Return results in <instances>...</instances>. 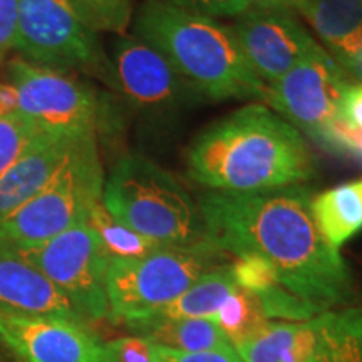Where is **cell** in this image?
Returning a JSON list of instances; mask_svg holds the SVG:
<instances>
[{
  "label": "cell",
  "instance_id": "1",
  "mask_svg": "<svg viewBox=\"0 0 362 362\" xmlns=\"http://www.w3.org/2000/svg\"><path fill=\"white\" fill-rule=\"evenodd\" d=\"M310 189L211 192L198 200L206 237L221 252L257 257L285 291L320 312L352 298V275L341 252L325 240L312 214Z\"/></svg>",
  "mask_w": 362,
  "mask_h": 362
},
{
  "label": "cell",
  "instance_id": "2",
  "mask_svg": "<svg viewBox=\"0 0 362 362\" xmlns=\"http://www.w3.org/2000/svg\"><path fill=\"white\" fill-rule=\"evenodd\" d=\"M188 176L214 192L255 193L304 183L314 160L304 136L262 104L211 124L187 153Z\"/></svg>",
  "mask_w": 362,
  "mask_h": 362
},
{
  "label": "cell",
  "instance_id": "3",
  "mask_svg": "<svg viewBox=\"0 0 362 362\" xmlns=\"http://www.w3.org/2000/svg\"><path fill=\"white\" fill-rule=\"evenodd\" d=\"M134 37L168 59L202 98L265 99L267 84L243 56L233 27L168 0H146L136 16Z\"/></svg>",
  "mask_w": 362,
  "mask_h": 362
},
{
  "label": "cell",
  "instance_id": "4",
  "mask_svg": "<svg viewBox=\"0 0 362 362\" xmlns=\"http://www.w3.org/2000/svg\"><path fill=\"white\" fill-rule=\"evenodd\" d=\"M103 205L119 223L161 247L210 242L192 194L144 155H124L112 166L104 180Z\"/></svg>",
  "mask_w": 362,
  "mask_h": 362
},
{
  "label": "cell",
  "instance_id": "5",
  "mask_svg": "<svg viewBox=\"0 0 362 362\" xmlns=\"http://www.w3.org/2000/svg\"><path fill=\"white\" fill-rule=\"evenodd\" d=\"M223 262L225 252L211 242L165 247L138 259H110L106 270L110 317L128 327L143 322Z\"/></svg>",
  "mask_w": 362,
  "mask_h": 362
},
{
  "label": "cell",
  "instance_id": "6",
  "mask_svg": "<svg viewBox=\"0 0 362 362\" xmlns=\"http://www.w3.org/2000/svg\"><path fill=\"white\" fill-rule=\"evenodd\" d=\"M103 187L96 134H88L34 198L0 220V245H39L72 226L88 223L90 210L103 200Z\"/></svg>",
  "mask_w": 362,
  "mask_h": 362
},
{
  "label": "cell",
  "instance_id": "7",
  "mask_svg": "<svg viewBox=\"0 0 362 362\" xmlns=\"http://www.w3.org/2000/svg\"><path fill=\"white\" fill-rule=\"evenodd\" d=\"M8 248L51 280L86 322L110 317L106 270L111 257L89 223L72 226L39 245Z\"/></svg>",
  "mask_w": 362,
  "mask_h": 362
},
{
  "label": "cell",
  "instance_id": "8",
  "mask_svg": "<svg viewBox=\"0 0 362 362\" xmlns=\"http://www.w3.org/2000/svg\"><path fill=\"white\" fill-rule=\"evenodd\" d=\"M237 352L243 362H362V309L325 310L297 322L270 320Z\"/></svg>",
  "mask_w": 362,
  "mask_h": 362
},
{
  "label": "cell",
  "instance_id": "9",
  "mask_svg": "<svg viewBox=\"0 0 362 362\" xmlns=\"http://www.w3.org/2000/svg\"><path fill=\"white\" fill-rule=\"evenodd\" d=\"M16 49L22 59L47 69L89 71L107 76L110 61L69 0H19Z\"/></svg>",
  "mask_w": 362,
  "mask_h": 362
},
{
  "label": "cell",
  "instance_id": "10",
  "mask_svg": "<svg viewBox=\"0 0 362 362\" xmlns=\"http://www.w3.org/2000/svg\"><path fill=\"white\" fill-rule=\"evenodd\" d=\"M7 78L19 98L22 116L42 133L64 138L96 134L98 99L79 81L22 57L8 62Z\"/></svg>",
  "mask_w": 362,
  "mask_h": 362
},
{
  "label": "cell",
  "instance_id": "11",
  "mask_svg": "<svg viewBox=\"0 0 362 362\" xmlns=\"http://www.w3.org/2000/svg\"><path fill=\"white\" fill-rule=\"evenodd\" d=\"M347 88L342 67L317 45L282 78L267 86L265 101L297 131L319 143L329 126L341 117Z\"/></svg>",
  "mask_w": 362,
  "mask_h": 362
},
{
  "label": "cell",
  "instance_id": "12",
  "mask_svg": "<svg viewBox=\"0 0 362 362\" xmlns=\"http://www.w3.org/2000/svg\"><path fill=\"white\" fill-rule=\"evenodd\" d=\"M110 83L148 112H168L202 98L170 61L138 37H117L112 44Z\"/></svg>",
  "mask_w": 362,
  "mask_h": 362
},
{
  "label": "cell",
  "instance_id": "13",
  "mask_svg": "<svg viewBox=\"0 0 362 362\" xmlns=\"http://www.w3.org/2000/svg\"><path fill=\"white\" fill-rule=\"evenodd\" d=\"M233 33L248 64L264 84H272L314 51V37L291 7H250L237 17Z\"/></svg>",
  "mask_w": 362,
  "mask_h": 362
},
{
  "label": "cell",
  "instance_id": "14",
  "mask_svg": "<svg viewBox=\"0 0 362 362\" xmlns=\"http://www.w3.org/2000/svg\"><path fill=\"white\" fill-rule=\"evenodd\" d=\"M0 344L21 362H104V344L71 320L0 314Z\"/></svg>",
  "mask_w": 362,
  "mask_h": 362
},
{
  "label": "cell",
  "instance_id": "15",
  "mask_svg": "<svg viewBox=\"0 0 362 362\" xmlns=\"http://www.w3.org/2000/svg\"><path fill=\"white\" fill-rule=\"evenodd\" d=\"M0 314L86 324L71 300L11 248L0 245Z\"/></svg>",
  "mask_w": 362,
  "mask_h": 362
},
{
  "label": "cell",
  "instance_id": "16",
  "mask_svg": "<svg viewBox=\"0 0 362 362\" xmlns=\"http://www.w3.org/2000/svg\"><path fill=\"white\" fill-rule=\"evenodd\" d=\"M81 138L40 136L34 146L0 176V220L34 198L52 180Z\"/></svg>",
  "mask_w": 362,
  "mask_h": 362
},
{
  "label": "cell",
  "instance_id": "17",
  "mask_svg": "<svg viewBox=\"0 0 362 362\" xmlns=\"http://www.w3.org/2000/svg\"><path fill=\"white\" fill-rule=\"evenodd\" d=\"M329 54L344 67L362 49V0H292Z\"/></svg>",
  "mask_w": 362,
  "mask_h": 362
},
{
  "label": "cell",
  "instance_id": "18",
  "mask_svg": "<svg viewBox=\"0 0 362 362\" xmlns=\"http://www.w3.org/2000/svg\"><path fill=\"white\" fill-rule=\"evenodd\" d=\"M134 336L146 337L156 346L181 352L232 349L221 329L210 319H148L129 327Z\"/></svg>",
  "mask_w": 362,
  "mask_h": 362
},
{
  "label": "cell",
  "instance_id": "19",
  "mask_svg": "<svg viewBox=\"0 0 362 362\" xmlns=\"http://www.w3.org/2000/svg\"><path fill=\"white\" fill-rule=\"evenodd\" d=\"M312 214L325 240L339 250L362 230V180L317 194Z\"/></svg>",
  "mask_w": 362,
  "mask_h": 362
},
{
  "label": "cell",
  "instance_id": "20",
  "mask_svg": "<svg viewBox=\"0 0 362 362\" xmlns=\"http://www.w3.org/2000/svg\"><path fill=\"white\" fill-rule=\"evenodd\" d=\"M237 288L238 284L233 277L232 265H221L198 279L183 296L149 319H211Z\"/></svg>",
  "mask_w": 362,
  "mask_h": 362
},
{
  "label": "cell",
  "instance_id": "21",
  "mask_svg": "<svg viewBox=\"0 0 362 362\" xmlns=\"http://www.w3.org/2000/svg\"><path fill=\"white\" fill-rule=\"evenodd\" d=\"M210 320L218 325L235 351L270 322L257 293L238 287Z\"/></svg>",
  "mask_w": 362,
  "mask_h": 362
},
{
  "label": "cell",
  "instance_id": "22",
  "mask_svg": "<svg viewBox=\"0 0 362 362\" xmlns=\"http://www.w3.org/2000/svg\"><path fill=\"white\" fill-rule=\"evenodd\" d=\"M88 223L96 230L111 259H138L165 248L141 237L128 226L119 223L103 205V200L90 210Z\"/></svg>",
  "mask_w": 362,
  "mask_h": 362
},
{
  "label": "cell",
  "instance_id": "23",
  "mask_svg": "<svg viewBox=\"0 0 362 362\" xmlns=\"http://www.w3.org/2000/svg\"><path fill=\"white\" fill-rule=\"evenodd\" d=\"M76 16L93 33L123 34L133 17V0H69Z\"/></svg>",
  "mask_w": 362,
  "mask_h": 362
},
{
  "label": "cell",
  "instance_id": "24",
  "mask_svg": "<svg viewBox=\"0 0 362 362\" xmlns=\"http://www.w3.org/2000/svg\"><path fill=\"white\" fill-rule=\"evenodd\" d=\"M44 134L24 116L0 117V176Z\"/></svg>",
  "mask_w": 362,
  "mask_h": 362
},
{
  "label": "cell",
  "instance_id": "25",
  "mask_svg": "<svg viewBox=\"0 0 362 362\" xmlns=\"http://www.w3.org/2000/svg\"><path fill=\"white\" fill-rule=\"evenodd\" d=\"M319 144L334 155L347 156L362 166V129L347 123L342 116L329 126Z\"/></svg>",
  "mask_w": 362,
  "mask_h": 362
},
{
  "label": "cell",
  "instance_id": "26",
  "mask_svg": "<svg viewBox=\"0 0 362 362\" xmlns=\"http://www.w3.org/2000/svg\"><path fill=\"white\" fill-rule=\"evenodd\" d=\"M232 272L238 287L253 293H262L280 285L275 272L257 257H240L232 264Z\"/></svg>",
  "mask_w": 362,
  "mask_h": 362
},
{
  "label": "cell",
  "instance_id": "27",
  "mask_svg": "<svg viewBox=\"0 0 362 362\" xmlns=\"http://www.w3.org/2000/svg\"><path fill=\"white\" fill-rule=\"evenodd\" d=\"M156 344L141 336H126L104 344V362H155Z\"/></svg>",
  "mask_w": 362,
  "mask_h": 362
},
{
  "label": "cell",
  "instance_id": "28",
  "mask_svg": "<svg viewBox=\"0 0 362 362\" xmlns=\"http://www.w3.org/2000/svg\"><path fill=\"white\" fill-rule=\"evenodd\" d=\"M176 7L211 17H238L250 8L247 0H168Z\"/></svg>",
  "mask_w": 362,
  "mask_h": 362
},
{
  "label": "cell",
  "instance_id": "29",
  "mask_svg": "<svg viewBox=\"0 0 362 362\" xmlns=\"http://www.w3.org/2000/svg\"><path fill=\"white\" fill-rule=\"evenodd\" d=\"M155 362H243L233 349L206 351V352H181L156 346Z\"/></svg>",
  "mask_w": 362,
  "mask_h": 362
},
{
  "label": "cell",
  "instance_id": "30",
  "mask_svg": "<svg viewBox=\"0 0 362 362\" xmlns=\"http://www.w3.org/2000/svg\"><path fill=\"white\" fill-rule=\"evenodd\" d=\"M19 27V0H0V62L16 47Z\"/></svg>",
  "mask_w": 362,
  "mask_h": 362
},
{
  "label": "cell",
  "instance_id": "31",
  "mask_svg": "<svg viewBox=\"0 0 362 362\" xmlns=\"http://www.w3.org/2000/svg\"><path fill=\"white\" fill-rule=\"evenodd\" d=\"M341 116L362 129V84H349L341 103Z\"/></svg>",
  "mask_w": 362,
  "mask_h": 362
},
{
  "label": "cell",
  "instance_id": "32",
  "mask_svg": "<svg viewBox=\"0 0 362 362\" xmlns=\"http://www.w3.org/2000/svg\"><path fill=\"white\" fill-rule=\"evenodd\" d=\"M22 116L19 98L12 84H0V117Z\"/></svg>",
  "mask_w": 362,
  "mask_h": 362
},
{
  "label": "cell",
  "instance_id": "33",
  "mask_svg": "<svg viewBox=\"0 0 362 362\" xmlns=\"http://www.w3.org/2000/svg\"><path fill=\"white\" fill-rule=\"evenodd\" d=\"M342 71L346 72V74H349L351 78H354L357 83L362 84V49H361V52L357 54L354 59H352L349 64H346L342 67Z\"/></svg>",
  "mask_w": 362,
  "mask_h": 362
},
{
  "label": "cell",
  "instance_id": "34",
  "mask_svg": "<svg viewBox=\"0 0 362 362\" xmlns=\"http://www.w3.org/2000/svg\"><path fill=\"white\" fill-rule=\"evenodd\" d=\"M250 7H291L288 0H247Z\"/></svg>",
  "mask_w": 362,
  "mask_h": 362
},
{
  "label": "cell",
  "instance_id": "35",
  "mask_svg": "<svg viewBox=\"0 0 362 362\" xmlns=\"http://www.w3.org/2000/svg\"><path fill=\"white\" fill-rule=\"evenodd\" d=\"M8 361H11V357H8V351L2 346V344H0V362H8Z\"/></svg>",
  "mask_w": 362,
  "mask_h": 362
},
{
  "label": "cell",
  "instance_id": "36",
  "mask_svg": "<svg viewBox=\"0 0 362 362\" xmlns=\"http://www.w3.org/2000/svg\"><path fill=\"white\" fill-rule=\"evenodd\" d=\"M288 6H291V7H292V0H288Z\"/></svg>",
  "mask_w": 362,
  "mask_h": 362
}]
</instances>
